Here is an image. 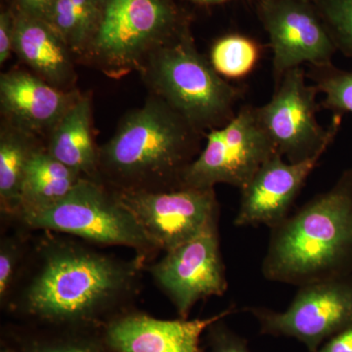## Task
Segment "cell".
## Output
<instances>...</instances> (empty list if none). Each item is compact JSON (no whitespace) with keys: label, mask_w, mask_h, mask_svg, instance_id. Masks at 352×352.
Listing matches in <instances>:
<instances>
[{"label":"cell","mask_w":352,"mask_h":352,"mask_svg":"<svg viewBox=\"0 0 352 352\" xmlns=\"http://www.w3.org/2000/svg\"><path fill=\"white\" fill-rule=\"evenodd\" d=\"M185 25L170 0H99L98 17L80 56L110 78H122L139 72Z\"/></svg>","instance_id":"obj_5"},{"label":"cell","mask_w":352,"mask_h":352,"mask_svg":"<svg viewBox=\"0 0 352 352\" xmlns=\"http://www.w3.org/2000/svg\"><path fill=\"white\" fill-rule=\"evenodd\" d=\"M113 191L160 251H173L219 226L220 207L215 189Z\"/></svg>","instance_id":"obj_10"},{"label":"cell","mask_w":352,"mask_h":352,"mask_svg":"<svg viewBox=\"0 0 352 352\" xmlns=\"http://www.w3.org/2000/svg\"><path fill=\"white\" fill-rule=\"evenodd\" d=\"M82 177L41 147L25 170L17 219L55 205L72 191Z\"/></svg>","instance_id":"obj_18"},{"label":"cell","mask_w":352,"mask_h":352,"mask_svg":"<svg viewBox=\"0 0 352 352\" xmlns=\"http://www.w3.org/2000/svg\"><path fill=\"white\" fill-rule=\"evenodd\" d=\"M258 15L272 50L275 85L289 69L303 64L333 63L337 47L312 2L259 0Z\"/></svg>","instance_id":"obj_11"},{"label":"cell","mask_w":352,"mask_h":352,"mask_svg":"<svg viewBox=\"0 0 352 352\" xmlns=\"http://www.w3.org/2000/svg\"><path fill=\"white\" fill-rule=\"evenodd\" d=\"M190 1L195 2V3L210 6V4H219L222 3V2L230 1V0H190Z\"/></svg>","instance_id":"obj_30"},{"label":"cell","mask_w":352,"mask_h":352,"mask_svg":"<svg viewBox=\"0 0 352 352\" xmlns=\"http://www.w3.org/2000/svg\"><path fill=\"white\" fill-rule=\"evenodd\" d=\"M338 51L352 58V0H315Z\"/></svg>","instance_id":"obj_23"},{"label":"cell","mask_w":352,"mask_h":352,"mask_svg":"<svg viewBox=\"0 0 352 352\" xmlns=\"http://www.w3.org/2000/svg\"><path fill=\"white\" fill-rule=\"evenodd\" d=\"M305 1L312 2V3H314V2L315 1V0H305Z\"/></svg>","instance_id":"obj_31"},{"label":"cell","mask_w":352,"mask_h":352,"mask_svg":"<svg viewBox=\"0 0 352 352\" xmlns=\"http://www.w3.org/2000/svg\"><path fill=\"white\" fill-rule=\"evenodd\" d=\"M226 318L214 322L208 329L204 339L205 352H252L248 342L226 325Z\"/></svg>","instance_id":"obj_24"},{"label":"cell","mask_w":352,"mask_h":352,"mask_svg":"<svg viewBox=\"0 0 352 352\" xmlns=\"http://www.w3.org/2000/svg\"><path fill=\"white\" fill-rule=\"evenodd\" d=\"M22 249L19 242L10 238L1 241L0 247V300L6 303L18 270H19Z\"/></svg>","instance_id":"obj_25"},{"label":"cell","mask_w":352,"mask_h":352,"mask_svg":"<svg viewBox=\"0 0 352 352\" xmlns=\"http://www.w3.org/2000/svg\"><path fill=\"white\" fill-rule=\"evenodd\" d=\"M259 57L261 48L254 39L231 34L215 41L208 60L220 76L240 80L254 71Z\"/></svg>","instance_id":"obj_21"},{"label":"cell","mask_w":352,"mask_h":352,"mask_svg":"<svg viewBox=\"0 0 352 352\" xmlns=\"http://www.w3.org/2000/svg\"><path fill=\"white\" fill-rule=\"evenodd\" d=\"M236 311L226 308L206 318L166 320L139 312H122L98 331L112 352H205L201 340L214 322Z\"/></svg>","instance_id":"obj_13"},{"label":"cell","mask_w":352,"mask_h":352,"mask_svg":"<svg viewBox=\"0 0 352 352\" xmlns=\"http://www.w3.org/2000/svg\"><path fill=\"white\" fill-rule=\"evenodd\" d=\"M261 273L296 287L352 275V168L270 229Z\"/></svg>","instance_id":"obj_3"},{"label":"cell","mask_w":352,"mask_h":352,"mask_svg":"<svg viewBox=\"0 0 352 352\" xmlns=\"http://www.w3.org/2000/svg\"><path fill=\"white\" fill-rule=\"evenodd\" d=\"M0 352H20V351L14 342H9L7 340H4L3 342V340H2L1 351Z\"/></svg>","instance_id":"obj_29"},{"label":"cell","mask_w":352,"mask_h":352,"mask_svg":"<svg viewBox=\"0 0 352 352\" xmlns=\"http://www.w3.org/2000/svg\"><path fill=\"white\" fill-rule=\"evenodd\" d=\"M284 311L245 307L256 319L263 335L292 338L308 352L352 325V275L298 287Z\"/></svg>","instance_id":"obj_9"},{"label":"cell","mask_w":352,"mask_h":352,"mask_svg":"<svg viewBox=\"0 0 352 352\" xmlns=\"http://www.w3.org/2000/svg\"><path fill=\"white\" fill-rule=\"evenodd\" d=\"M155 281L175 305L180 318H188L196 303L221 296L228 289L220 250L219 226L166 252L151 266Z\"/></svg>","instance_id":"obj_12"},{"label":"cell","mask_w":352,"mask_h":352,"mask_svg":"<svg viewBox=\"0 0 352 352\" xmlns=\"http://www.w3.org/2000/svg\"><path fill=\"white\" fill-rule=\"evenodd\" d=\"M277 153L256 108L245 104L228 124L206 134L205 146L183 175L182 187L214 189L227 184L243 189Z\"/></svg>","instance_id":"obj_8"},{"label":"cell","mask_w":352,"mask_h":352,"mask_svg":"<svg viewBox=\"0 0 352 352\" xmlns=\"http://www.w3.org/2000/svg\"><path fill=\"white\" fill-rule=\"evenodd\" d=\"M141 259L122 261L72 242L52 241L16 310L54 330L99 331L122 311L134 289Z\"/></svg>","instance_id":"obj_1"},{"label":"cell","mask_w":352,"mask_h":352,"mask_svg":"<svg viewBox=\"0 0 352 352\" xmlns=\"http://www.w3.org/2000/svg\"><path fill=\"white\" fill-rule=\"evenodd\" d=\"M204 139L205 133L150 94L98 148L99 178L116 191L182 188L183 175L200 154Z\"/></svg>","instance_id":"obj_2"},{"label":"cell","mask_w":352,"mask_h":352,"mask_svg":"<svg viewBox=\"0 0 352 352\" xmlns=\"http://www.w3.org/2000/svg\"><path fill=\"white\" fill-rule=\"evenodd\" d=\"M307 80V71L302 67L289 69L275 85L270 100L256 107L277 152L289 163L325 154L342 126L340 113H333L326 127L319 124V91Z\"/></svg>","instance_id":"obj_7"},{"label":"cell","mask_w":352,"mask_h":352,"mask_svg":"<svg viewBox=\"0 0 352 352\" xmlns=\"http://www.w3.org/2000/svg\"><path fill=\"white\" fill-rule=\"evenodd\" d=\"M20 352H112L98 333L88 331L54 330L13 335Z\"/></svg>","instance_id":"obj_20"},{"label":"cell","mask_w":352,"mask_h":352,"mask_svg":"<svg viewBox=\"0 0 352 352\" xmlns=\"http://www.w3.org/2000/svg\"><path fill=\"white\" fill-rule=\"evenodd\" d=\"M19 220L32 229L69 234L98 245L131 248L140 259L160 251L115 191L101 180L82 178L61 201Z\"/></svg>","instance_id":"obj_6"},{"label":"cell","mask_w":352,"mask_h":352,"mask_svg":"<svg viewBox=\"0 0 352 352\" xmlns=\"http://www.w3.org/2000/svg\"><path fill=\"white\" fill-rule=\"evenodd\" d=\"M41 146L36 135L6 120L0 133V204L1 212L17 219L25 170Z\"/></svg>","instance_id":"obj_19"},{"label":"cell","mask_w":352,"mask_h":352,"mask_svg":"<svg viewBox=\"0 0 352 352\" xmlns=\"http://www.w3.org/2000/svg\"><path fill=\"white\" fill-rule=\"evenodd\" d=\"M322 156L319 154L300 163H289L278 153L268 159L240 190L234 226H264L270 229L279 226L289 217L300 190Z\"/></svg>","instance_id":"obj_14"},{"label":"cell","mask_w":352,"mask_h":352,"mask_svg":"<svg viewBox=\"0 0 352 352\" xmlns=\"http://www.w3.org/2000/svg\"><path fill=\"white\" fill-rule=\"evenodd\" d=\"M307 78L324 95L321 106L333 113H352V72L344 71L333 63L308 66Z\"/></svg>","instance_id":"obj_22"},{"label":"cell","mask_w":352,"mask_h":352,"mask_svg":"<svg viewBox=\"0 0 352 352\" xmlns=\"http://www.w3.org/2000/svg\"><path fill=\"white\" fill-rule=\"evenodd\" d=\"M92 124L91 99L80 94L50 131L45 149L82 177L100 180Z\"/></svg>","instance_id":"obj_17"},{"label":"cell","mask_w":352,"mask_h":352,"mask_svg":"<svg viewBox=\"0 0 352 352\" xmlns=\"http://www.w3.org/2000/svg\"><path fill=\"white\" fill-rule=\"evenodd\" d=\"M314 352H352V325L336 333Z\"/></svg>","instance_id":"obj_28"},{"label":"cell","mask_w":352,"mask_h":352,"mask_svg":"<svg viewBox=\"0 0 352 352\" xmlns=\"http://www.w3.org/2000/svg\"><path fill=\"white\" fill-rule=\"evenodd\" d=\"M55 1L56 0H13L18 11L45 21Z\"/></svg>","instance_id":"obj_27"},{"label":"cell","mask_w":352,"mask_h":352,"mask_svg":"<svg viewBox=\"0 0 352 352\" xmlns=\"http://www.w3.org/2000/svg\"><path fill=\"white\" fill-rule=\"evenodd\" d=\"M139 73L151 94L203 133L226 126L240 109L242 90L199 52L187 25L152 52Z\"/></svg>","instance_id":"obj_4"},{"label":"cell","mask_w":352,"mask_h":352,"mask_svg":"<svg viewBox=\"0 0 352 352\" xmlns=\"http://www.w3.org/2000/svg\"><path fill=\"white\" fill-rule=\"evenodd\" d=\"M15 34V14L3 11L0 14V64L6 63L13 51Z\"/></svg>","instance_id":"obj_26"},{"label":"cell","mask_w":352,"mask_h":352,"mask_svg":"<svg viewBox=\"0 0 352 352\" xmlns=\"http://www.w3.org/2000/svg\"><path fill=\"white\" fill-rule=\"evenodd\" d=\"M80 94L65 90L30 72L12 69L0 76V103L7 120L30 133L52 131Z\"/></svg>","instance_id":"obj_15"},{"label":"cell","mask_w":352,"mask_h":352,"mask_svg":"<svg viewBox=\"0 0 352 352\" xmlns=\"http://www.w3.org/2000/svg\"><path fill=\"white\" fill-rule=\"evenodd\" d=\"M13 52L39 78L61 89L75 82L71 48L47 21L17 10Z\"/></svg>","instance_id":"obj_16"}]
</instances>
